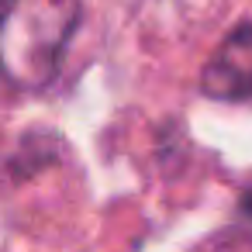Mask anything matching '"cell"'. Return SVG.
<instances>
[{
    "mask_svg": "<svg viewBox=\"0 0 252 252\" xmlns=\"http://www.w3.org/2000/svg\"><path fill=\"white\" fill-rule=\"evenodd\" d=\"M83 18L80 0H4L0 63L18 90H45Z\"/></svg>",
    "mask_w": 252,
    "mask_h": 252,
    "instance_id": "obj_1",
    "label": "cell"
},
{
    "mask_svg": "<svg viewBox=\"0 0 252 252\" xmlns=\"http://www.w3.org/2000/svg\"><path fill=\"white\" fill-rule=\"evenodd\" d=\"M200 90L214 100H249L252 97V25H235L214 49L200 73Z\"/></svg>",
    "mask_w": 252,
    "mask_h": 252,
    "instance_id": "obj_2",
    "label": "cell"
}]
</instances>
